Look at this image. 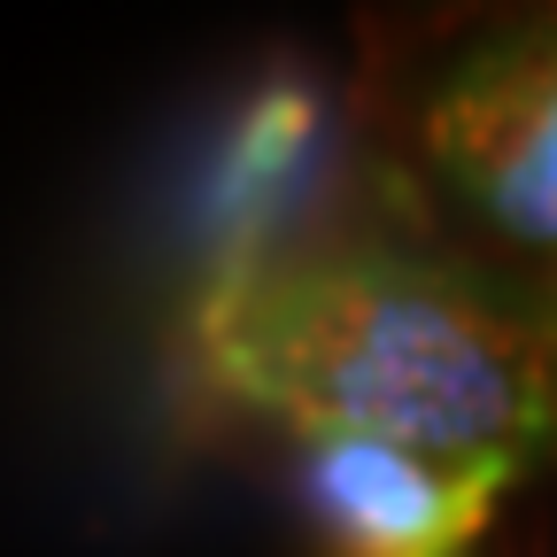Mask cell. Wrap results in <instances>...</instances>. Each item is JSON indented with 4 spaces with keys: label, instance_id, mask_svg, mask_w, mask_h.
<instances>
[{
    "label": "cell",
    "instance_id": "obj_4",
    "mask_svg": "<svg viewBox=\"0 0 557 557\" xmlns=\"http://www.w3.org/2000/svg\"><path fill=\"white\" fill-rule=\"evenodd\" d=\"M318 148H325V94L302 70H271L256 94H240V109L218 132V156L201 171V194H194V248H201L194 287L240 278L295 248L287 225L318 171Z\"/></svg>",
    "mask_w": 557,
    "mask_h": 557
},
{
    "label": "cell",
    "instance_id": "obj_1",
    "mask_svg": "<svg viewBox=\"0 0 557 557\" xmlns=\"http://www.w3.org/2000/svg\"><path fill=\"white\" fill-rule=\"evenodd\" d=\"M186 357L209 395L295 442H387L434 465L557 457V318L403 240H310L194 287Z\"/></svg>",
    "mask_w": 557,
    "mask_h": 557
},
{
    "label": "cell",
    "instance_id": "obj_3",
    "mask_svg": "<svg viewBox=\"0 0 557 557\" xmlns=\"http://www.w3.org/2000/svg\"><path fill=\"white\" fill-rule=\"evenodd\" d=\"M511 480V465H434L387 442H295L310 557H472Z\"/></svg>",
    "mask_w": 557,
    "mask_h": 557
},
{
    "label": "cell",
    "instance_id": "obj_2",
    "mask_svg": "<svg viewBox=\"0 0 557 557\" xmlns=\"http://www.w3.org/2000/svg\"><path fill=\"white\" fill-rule=\"evenodd\" d=\"M418 148L480 225L557 248V24L472 47L418 109Z\"/></svg>",
    "mask_w": 557,
    "mask_h": 557
}]
</instances>
